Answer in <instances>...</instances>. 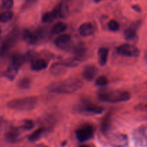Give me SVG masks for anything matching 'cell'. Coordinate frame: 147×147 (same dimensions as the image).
I'll list each match as a JSON object with an SVG mask.
<instances>
[{"label": "cell", "mask_w": 147, "mask_h": 147, "mask_svg": "<svg viewBox=\"0 0 147 147\" xmlns=\"http://www.w3.org/2000/svg\"><path fill=\"white\" fill-rule=\"evenodd\" d=\"M83 86V83L77 79H67L63 81L54 82L47 87V90L51 93L70 94L77 91Z\"/></svg>", "instance_id": "obj_1"}, {"label": "cell", "mask_w": 147, "mask_h": 147, "mask_svg": "<svg viewBox=\"0 0 147 147\" xmlns=\"http://www.w3.org/2000/svg\"><path fill=\"white\" fill-rule=\"evenodd\" d=\"M38 98L36 96H27L9 100L7 107L16 111H31L36 107Z\"/></svg>", "instance_id": "obj_2"}, {"label": "cell", "mask_w": 147, "mask_h": 147, "mask_svg": "<svg viewBox=\"0 0 147 147\" xmlns=\"http://www.w3.org/2000/svg\"><path fill=\"white\" fill-rule=\"evenodd\" d=\"M98 98L102 101L109 103H119L127 101L130 99V93L124 90H109L99 93Z\"/></svg>", "instance_id": "obj_3"}, {"label": "cell", "mask_w": 147, "mask_h": 147, "mask_svg": "<svg viewBox=\"0 0 147 147\" xmlns=\"http://www.w3.org/2000/svg\"><path fill=\"white\" fill-rule=\"evenodd\" d=\"M19 35L20 32L18 29H14L9 33L0 47V56H4L11 47H14L18 40Z\"/></svg>", "instance_id": "obj_4"}, {"label": "cell", "mask_w": 147, "mask_h": 147, "mask_svg": "<svg viewBox=\"0 0 147 147\" xmlns=\"http://www.w3.org/2000/svg\"><path fill=\"white\" fill-rule=\"evenodd\" d=\"M77 139L80 142H86L91 139L94 134V127L91 125H83L76 130Z\"/></svg>", "instance_id": "obj_5"}, {"label": "cell", "mask_w": 147, "mask_h": 147, "mask_svg": "<svg viewBox=\"0 0 147 147\" xmlns=\"http://www.w3.org/2000/svg\"><path fill=\"white\" fill-rule=\"evenodd\" d=\"M116 52L120 55L125 57H139L140 54L139 48L136 46L131 45L129 44H123L120 45L116 49Z\"/></svg>", "instance_id": "obj_6"}, {"label": "cell", "mask_w": 147, "mask_h": 147, "mask_svg": "<svg viewBox=\"0 0 147 147\" xmlns=\"http://www.w3.org/2000/svg\"><path fill=\"white\" fill-rule=\"evenodd\" d=\"M133 137L138 145L144 147L146 146V126H142L135 129L133 133Z\"/></svg>", "instance_id": "obj_7"}, {"label": "cell", "mask_w": 147, "mask_h": 147, "mask_svg": "<svg viewBox=\"0 0 147 147\" xmlns=\"http://www.w3.org/2000/svg\"><path fill=\"white\" fill-rule=\"evenodd\" d=\"M78 110L81 112L94 114H100L104 111V109L102 106L90 103L88 101H83L80 106H79Z\"/></svg>", "instance_id": "obj_8"}, {"label": "cell", "mask_w": 147, "mask_h": 147, "mask_svg": "<svg viewBox=\"0 0 147 147\" xmlns=\"http://www.w3.org/2000/svg\"><path fill=\"white\" fill-rule=\"evenodd\" d=\"M55 44L60 49H67L71 45V37L67 34H61L56 38Z\"/></svg>", "instance_id": "obj_9"}, {"label": "cell", "mask_w": 147, "mask_h": 147, "mask_svg": "<svg viewBox=\"0 0 147 147\" xmlns=\"http://www.w3.org/2000/svg\"><path fill=\"white\" fill-rule=\"evenodd\" d=\"M98 69L93 65H88L84 67L82 73V76L85 80L88 81H91L95 78L97 75Z\"/></svg>", "instance_id": "obj_10"}, {"label": "cell", "mask_w": 147, "mask_h": 147, "mask_svg": "<svg viewBox=\"0 0 147 147\" xmlns=\"http://www.w3.org/2000/svg\"><path fill=\"white\" fill-rule=\"evenodd\" d=\"M22 38L24 41L30 45L37 44L40 40L35 32H32L29 30H24L22 33Z\"/></svg>", "instance_id": "obj_11"}, {"label": "cell", "mask_w": 147, "mask_h": 147, "mask_svg": "<svg viewBox=\"0 0 147 147\" xmlns=\"http://www.w3.org/2000/svg\"><path fill=\"white\" fill-rule=\"evenodd\" d=\"M79 33L83 37H88L92 35L95 32V27L90 22H86L82 24L78 29Z\"/></svg>", "instance_id": "obj_12"}, {"label": "cell", "mask_w": 147, "mask_h": 147, "mask_svg": "<svg viewBox=\"0 0 147 147\" xmlns=\"http://www.w3.org/2000/svg\"><path fill=\"white\" fill-rule=\"evenodd\" d=\"M139 23L136 22L129 26L124 31V37L127 40H133L136 37V29L139 27Z\"/></svg>", "instance_id": "obj_13"}, {"label": "cell", "mask_w": 147, "mask_h": 147, "mask_svg": "<svg viewBox=\"0 0 147 147\" xmlns=\"http://www.w3.org/2000/svg\"><path fill=\"white\" fill-rule=\"evenodd\" d=\"M109 49L107 47H100L98 51V63L101 66H104L107 63L108 57H109Z\"/></svg>", "instance_id": "obj_14"}, {"label": "cell", "mask_w": 147, "mask_h": 147, "mask_svg": "<svg viewBox=\"0 0 147 147\" xmlns=\"http://www.w3.org/2000/svg\"><path fill=\"white\" fill-rule=\"evenodd\" d=\"M47 67V63L44 59L38 58L32 61L31 69L34 71H40L44 70Z\"/></svg>", "instance_id": "obj_15"}, {"label": "cell", "mask_w": 147, "mask_h": 147, "mask_svg": "<svg viewBox=\"0 0 147 147\" xmlns=\"http://www.w3.org/2000/svg\"><path fill=\"white\" fill-rule=\"evenodd\" d=\"M80 61H81V60H80V57H72V58L66 59L63 61L60 62V63L65 67H73L78 65L80 63Z\"/></svg>", "instance_id": "obj_16"}, {"label": "cell", "mask_w": 147, "mask_h": 147, "mask_svg": "<svg viewBox=\"0 0 147 147\" xmlns=\"http://www.w3.org/2000/svg\"><path fill=\"white\" fill-rule=\"evenodd\" d=\"M25 61L26 59L24 55H21L20 53H16L11 57V65L17 67H20V66L22 65Z\"/></svg>", "instance_id": "obj_17"}, {"label": "cell", "mask_w": 147, "mask_h": 147, "mask_svg": "<svg viewBox=\"0 0 147 147\" xmlns=\"http://www.w3.org/2000/svg\"><path fill=\"white\" fill-rule=\"evenodd\" d=\"M19 67H16V66L13 65L11 64V65L7 68V70H6V72L4 73V76L7 78L8 80H14V79L15 78V77L17 76V73H18Z\"/></svg>", "instance_id": "obj_18"}, {"label": "cell", "mask_w": 147, "mask_h": 147, "mask_svg": "<svg viewBox=\"0 0 147 147\" xmlns=\"http://www.w3.org/2000/svg\"><path fill=\"white\" fill-rule=\"evenodd\" d=\"M66 30H67V24L62 22H59L53 26L51 30V33L52 34H57L63 32Z\"/></svg>", "instance_id": "obj_19"}, {"label": "cell", "mask_w": 147, "mask_h": 147, "mask_svg": "<svg viewBox=\"0 0 147 147\" xmlns=\"http://www.w3.org/2000/svg\"><path fill=\"white\" fill-rule=\"evenodd\" d=\"M59 8V17L65 18L69 11V7L67 3L61 2L58 4Z\"/></svg>", "instance_id": "obj_20"}, {"label": "cell", "mask_w": 147, "mask_h": 147, "mask_svg": "<svg viewBox=\"0 0 147 147\" xmlns=\"http://www.w3.org/2000/svg\"><path fill=\"white\" fill-rule=\"evenodd\" d=\"M45 129L44 127L39 128L28 136V139L30 142H35V141H37V139L41 137V136L45 132Z\"/></svg>", "instance_id": "obj_21"}, {"label": "cell", "mask_w": 147, "mask_h": 147, "mask_svg": "<svg viewBox=\"0 0 147 147\" xmlns=\"http://www.w3.org/2000/svg\"><path fill=\"white\" fill-rule=\"evenodd\" d=\"M19 136V131L17 129H14L9 131L5 135V138L8 142H14Z\"/></svg>", "instance_id": "obj_22"}, {"label": "cell", "mask_w": 147, "mask_h": 147, "mask_svg": "<svg viewBox=\"0 0 147 147\" xmlns=\"http://www.w3.org/2000/svg\"><path fill=\"white\" fill-rule=\"evenodd\" d=\"M14 17V13L10 10H7L5 11H3L0 14V22L3 23H6L7 22L10 21Z\"/></svg>", "instance_id": "obj_23"}, {"label": "cell", "mask_w": 147, "mask_h": 147, "mask_svg": "<svg viewBox=\"0 0 147 147\" xmlns=\"http://www.w3.org/2000/svg\"><path fill=\"white\" fill-rule=\"evenodd\" d=\"M31 86V80L28 78H22L17 83V86L20 89H27Z\"/></svg>", "instance_id": "obj_24"}, {"label": "cell", "mask_w": 147, "mask_h": 147, "mask_svg": "<svg viewBox=\"0 0 147 147\" xmlns=\"http://www.w3.org/2000/svg\"><path fill=\"white\" fill-rule=\"evenodd\" d=\"M111 126V119L108 116L105 119V120L103 121V123L101 125V130L104 134H106V133H108V131H109Z\"/></svg>", "instance_id": "obj_25"}, {"label": "cell", "mask_w": 147, "mask_h": 147, "mask_svg": "<svg viewBox=\"0 0 147 147\" xmlns=\"http://www.w3.org/2000/svg\"><path fill=\"white\" fill-rule=\"evenodd\" d=\"M55 19L56 18L54 14H53V13L52 12V11H50V12L45 13L42 15V20L43 22H51Z\"/></svg>", "instance_id": "obj_26"}, {"label": "cell", "mask_w": 147, "mask_h": 147, "mask_svg": "<svg viewBox=\"0 0 147 147\" xmlns=\"http://www.w3.org/2000/svg\"><path fill=\"white\" fill-rule=\"evenodd\" d=\"M108 27L111 31L116 32L119 30V24L116 20H111L108 23Z\"/></svg>", "instance_id": "obj_27"}, {"label": "cell", "mask_w": 147, "mask_h": 147, "mask_svg": "<svg viewBox=\"0 0 147 147\" xmlns=\"http://www.w3.org/2000/svg\"><path fill=\"white\" fill-rule=\"evenodd\" d=\"M73 52H74V53L76 55V56H77L78 57H81L85 53V47L84 46H83V45L80 44L76 46V47H75Z\"/></svg>", "instance_id": "obj_28"}, {"label": "cell", "mask_w": 147, "mask_h": 147, "mask_svg": "<svg viewBox=\"0 0 147 147\" xmlns=\"http://www.w3.org/2000/svg\"><path fill=\"white\" fill-rule=\"evenodd\" d=\"M14 5V0H1V7L4 9L9 10Z\"/></svg>", "instance_id": "obj_29"}, {"label": "cell", "mask_w": 147, "mask_h": 147, "mask_svg": "<svg viewBox=\"0 0 147 147\" xmlns=\"http://www.w3.org/2000/svg\"><path fill=\"white\" fill-rule=\"evenodd\" d=\"M108 83H109L108 78L104 76H100V77L98 78L96 80V84L97 85V86H106Z\"/></svg>", "instance_id": "obj_30"}, {"label": "cell", "mask_w": 147, "mask_h": 147, "mask_svg": "<svg viewBox=\"0 0 147 147\" xmlns=\"http://www.w3.org/2000/svg\"><path fill=\"white\" fill-rule=\"evenodd\" d=\"M22 127L24 130H31L34 127V122L30 119H26L24 121V123H23Z\"/></svg>", "instance_id": "obj_31"}, {"label": "cell", "mask_w": 147, "mask_h": 147, "mask_svg": "<svg viewBox=\"0 0 147 147\" xmlns=\"http://www.w3.org/2000/svg\"><path fill=\"white\" fill-rule=\"evenodd\" d=\"M36 55H37V53L35 52L29 51L26 53L24 57H25L26 60H31V61H32V60H35Z\"/></svg>", "instance_id": "obj_32"}, {"label": "cell", "mask_w": 147, "mask_h": 147, "mask_svg": "<svg viewBox=\"0 0 147 147\" xmlns=\"http://www.w3.org/2000/svg\"><path fill=\"white\" fill-rule=\"evenodd\" d=\"M37 0H26L25 3H24V7H28L35 3Z\"/></svg>", "instance_id": "obj_33"}, {"label": "cell", "mask_w": 147, "mask_h": 147, "mask_svg": "<svg viewBox=\"0 0 147 147\" xmlns=\"http://www.w3.org/2000/svg\"><path fill=\"white\" fill-rule=\"evenodd\" d=\"M132 8H133L135 11H138V12H141V11H142V8H141L139 5H137V4H134V5L132 6Z\"/></svg>", "instance_id": "obj_34"}, {"label": "cell", "mask_w": 147, "mask_h": 147, "mask_svg": "<svg viewBox=\"0 0 147 147\" xmlns=\"http://www.w3.org/2000/svg\"><path fill=\"white\" fill-rule=\"evenodd\" d=\"M93 1L96 3H99V2H100L101 1H103V0H93Z\"/></svg>", "instance_id": "obj_35"}, {"label": "cell", "mask_w": 147, "mask_h": 147, "mask_svg": "<svg viewBox=\"0 0 147 147\" xmlns=\"http://www.w3.org/2000/svg\"><path fill=\"white\" fill-rule=\"evenodd\" d=\"M79 147H89L88 146H86V145H82V146H79Z\"/></svg>", "instance_id": "obj_36"}, {"label": "cell", "mask_w": 147, "mask_h": 147, "mask_svg": "<svg viewBox=\"0 0 147 147\" xmlns=\"http://www.w3.org/2000/svg\"><path fill=\"white\" fill-rule=\"evenodd\" d=\"M0 34H1V29H0Z\"/></svg>", "instance_id": "obj_37"}]
</instances>
